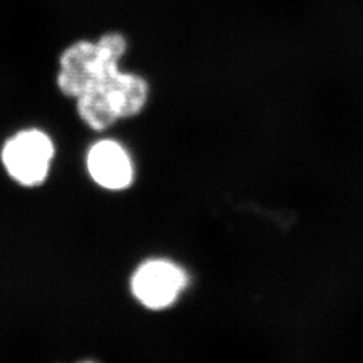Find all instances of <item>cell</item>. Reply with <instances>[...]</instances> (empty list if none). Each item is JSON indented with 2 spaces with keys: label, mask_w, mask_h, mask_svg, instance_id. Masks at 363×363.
<instances>
[{
  "label": "cell",
  "mask_w": 363,
  "mask_h": 363,
  "mask_svg": "<svg viewBox=\"0 0 363 363\" xmlns=\"http://www.w3.org/2000/svg\"><path fill=\"white\" fill-rule=\"evenodd\" d=\"M54 156L50 138L39 130H22L4 144L3 164L13 181L31 187L45 182Z\"/></svg>",
  "instance_id": "cell-2"
},
{
  "label": "cell",
  "mask_w": 363,
  "mask_h": 363,
  "mask_svg": "<svg viewBox=\"0 0 363 363\" xmlns=\"http://www.w3.org/2000/svg\"><path fill=\"white\" fill-rule=\"evenodd\" d=\"M128 52V39L118 31L105 33L96 40L79 39L60 55L58 89L77 99L120 69Z\"/></svg>",
  "instance_id": "cell-1"
},
{
  "label": "cell",
  "mask_w": 363,
  "mask_h": 363,
  "mask_svg": "<svg viewBox=\"0 0 363 363\" xmlns=\"http://www.w3.org/2000/svg\"><path fill=\"white\" fill-rule=\"evenodd\" d=\"M93 181L108 190L127 189L133 179V166L127 151L112 140L94 144L86 159Z\"/></svg>",
  "instance_id": "cell-4"
},
{
  "label": "cell",
  "mask_w": 363,
  "mask_h": 363,
  "mask_svg": "<svg viewBox=\"0 0 363 363\" xmlns=\"http://www.w3.org/2000/svg\"><path fill=\"white\" fill-rule=\"evenodd\" d=\"M187 284V274L175 264L154 259L143 264L132 277V292L151 310L171 306Z\"/></svg>",
  "instance_id": "cell-3"
}]
</instances>
